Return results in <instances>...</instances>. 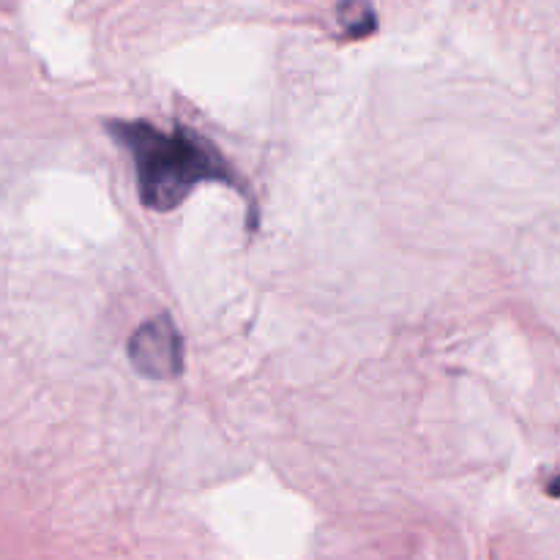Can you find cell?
<instances>
[{
  "instance_id": "1",
  "label": "cell",
  "mask_w": 560,
  "mask_h": 560,
  "mask_svg": "<svg viewBox=\"0 0 560 560\" xmlns=\"http://www.w3.org/2000/svg\"><path fill=\"white\" fill-rule=\"evenodd\" d=\"M107 135L126 148L135 162L142 206L156 213L178 208L200 184L238 186L233 164L195 129H162L148 120H107Z\"/></svg>"
},
{
  "instance_id": "3",
  "label": "cell",
  "mask_w": 560,
  "mask_h": 560,
  "mask_svg": "<svg viewBox=\"0 0 560 560\" xmlns=\"http://www.w3.org/2000/svg\"><path fill=\"white\" fill-rule=\"evenodd\" d=\"M337 22L348 38H364L377 27V16L370 0H342L337 5Z\"/></svg>"
},
{
  "instance_id": "2",
  "label": "cell",
  "mask_w": 560,
  "mask_h": 560,
  "mask_svg": "<svg viewBox=\"0 0 560 560\" xmlns=\"http://www.w3.org/2000/svg\"><path fill=\"white\" fill-rule=\"evenodd\" d=\"M126 355L148 381H173L184 372V337L173 317L156 315L131 334Z\"/></svg>"
},
{
  "instance_id": "4",
  "label": "cell",
  "mask_w": 560,
  "mask_h": 560,
  "mask_svg": "<svg viewBox=\"0 0 560 560\" xmlns=\"http://www.w3.org/2000/svg\"><path fill=\"white\" fill-rule=\"evenodd\" d=\"M547 492H550L552 498H560V474L556 476V479L550 481V487H547Z\"/></svg>"
}]
</instances>
